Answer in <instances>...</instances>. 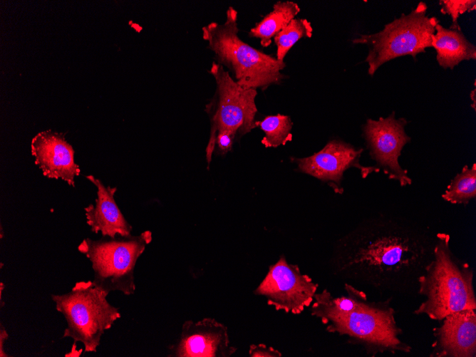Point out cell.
Instances as JSON below:
<instances>
[{
    "label": "cell",
    "instance_id": "6",
    "mask_svg": "<svg viewBox=\"0 0 476 357\" xmlns=\"http://www.w3.org/2000/svg\"><path fill=\"white\" fill-rule=\"evenodd\" d=\"M428 6L420 1L408 14L385 25L383 30L372 34H361L352 40L354 44L368 48L365 59L368 73L373 76L383 63L395 58L416 56L432 47V36L439 23L435 16L427 14Z\"/></svg>",
    "mask_w": 476,
    "mask_h": 357
},
{
    "label": "cell",
    "instance_id": "18",
    "mask_svg": "<svg viewBox=\"0 0 476 357\" xmlns=\"http://www.w3.org/2000/svg\"><path fill=\"white\" fill-rule=\"evenodd\" d=\"M452 205H467L476 197V164L465 165L450 181L441 195Z\"/></svg>",
    "mask_w": 476,
    "mask_h": 357
},
{
    "label": "cell",
    "instance_id": "24",
    "mask_svg": "<svg viewBox=\"0 0 476 357\" xmlns=\"http://www.w3.org/2000/svg\"><path fill=\"white\" fill-rule=\"evenodd\" d=\"M9 338V334L7 333L6 328L2 326L1 323L0 326V356L1 357H8L9 356L4 352V342Z\"/></svg>",
    "mask_w": 476,
    "mask_h": 357
},
{
    "label": "cell",
    "instance_id": "5",
    "mask_svg": "<svg viewBox=\"0 0 476 357\" xmlns=\"http://www.w3.org/2000/svg\"><path fill=\"white\" fill-rule=\"evenodd\" d=\"M107 296L93 281H78L68 293L51 294L56 310L67 322L62 338L73 340L71 351L81 342L84 353L96 352L105 331L120 318L119 309L108 301Z\"/></svg>",
    "mask_w": 476,
    "mask_h": 357
},
{
    "label": "cell",
    "instance_id": "17",
    "mask_svg": "<svg viewBox=\"0 0 476 357\" xmlns=\"http://www.w3.org/2000/svg\"><path fill=\"white\" fill-rule=\"evenodd\" d=\"M299 11V5L294 1H277L272 11L251 29L249 36L259 38L261 45L267 47L271 43L272 38L295 18Z\"/></svg>",
    "mask_w": 476,
    "mask_h": 357
},
{
    "label": "cell",
    "instance_id": "16",
    "mask_svg": "<svg viewBox=\"0 0 476 357\" xmlns=\"http://www.w3.org/2000/svg\"><path fill=\"white\" fill-rule=\"evenodd\" d=\"M432 47L436 51L438 64L443 68L453 69L462 61L476 59V47L462 31L446 29L439 23L432 36Z\"/></svg>",
    "mask_w": 476,
    "mask_h": 357
},
{
    "label": "cell",
    "instance_id": "12",
    "mask_svg": "<svg viewBox=\"0 0 476 357\" xmlns=\"http://www.w3.org/2000/svg\"><path fill=\"white\" fill-rule=\"evenodd\" d=\"M237 348L230 346L227 327L214 319L205 318L197 322L186 321L180 337L170 348L175 357H229Z\"/></svg>",
    "mask_w": 476,
    "mask_h": 357
},
{
    "label": "cell",
    "instance_id": "22",
    "mask_svg": "<svg viewBox=\"0 0 476 357\" xmlns=\"http://www.w3.org/2000/svg\"><path fill=\"white\" fill-rule=\"evenodd\" d=\"M249 355L251 357H281V353L264 343L252 344L249 348Z\"/></svg>",
    "mask_w": 476,
    "mask_h": 357
},
{
    "label": "cell",
    "instance_id": "2",
    "mask_svg": "<svg viewBox=\"0 0 476 357\" xmlns=\"http://www.w3.org/2000/svg\"><path fill=\"white\" fill-rule=\"evenodd\" d=\"M347 296H333L327 289L315 294L311 314L329 333L346 336L374 353H410L403 341L395 311L388 301H368L364 292L345 284Z\"/></svg>",
    "mask_w": 476,
    "mask_h": 357
},
{
    "label": "cell",
    "instance_id": "23",
    "mask_svg": "<svg viewBox=\"0 0 476 357\" xmlns=\"http://www.w3.org/2000/svg\"><path fill=\"white\" fill-rule=\"evenodd\" d=\"M234 139V138L228 133H219L216 137L215 145H217L221 153L225 154L232 150Z\"/></svg>",
    "mask_w": 476,
    "mask_h": 357
},
{
    "label": "cell",
    "instance_id": "1",
    "mask_svg": "<svg viewBox=\"0 0 476 357\" xmlns=\"http://www.w3.org/2000/svg\"><path fill=\"white\" fill-rule=\"evenodd\" d=\"M435 240L436 233L413 219L379 214L339 241L331 259L332 271L381 293H417Z\"/></svg>",
    "mask_w": 476,
    "mask_h": 357
},
{
    "label": "cell",
    "instance_id": "21",
    "mask_svg": "<svg viewBox=\"0 0 476 357\" xmlns=\"http://www.w3.org/2000/svg\"><path fill=\"white\" fill-rule=\"evenodd\" d=\"M439 4L441 13L451 16L452 25L450 29L458 31H461L457 23L459 16L476 9L475 0H441Z\"/></svg>",
    "mask_w": 476,
    "mask_h": 357
},
{
    "label": "cell",
    "instance_id": "9",
    "mask_svg": "<svg viewBox=\"0 0 476 357\" xmlns=\"http://www.w3.org/2000/svg\"><path fill=\"white\" fill-rule=\"evenodd\" d=\"M318 284L302 274L296 264H289L284 256L270 266L264 279L254 291L263 296L276 311L299 314L311 306Z\"/></svg>",
    "mask_w": 476,
    "mask_h": 357
},
{
    "label": "cell",
    "instance_id": "13",
    "mask_svg": "<svg viewBox=\"0 0 476 357\" xmlns=\"http://www.w3.org/2000/svg\"><path fill=\"white\" fill-rule=\"evenodd\" d=\"M31 148L35 164L44 176L61 179L75 186V177L80 175L81 170L75 162L73 148L64 134L51 130L40 132L32 138Z\"/></svg>",
    "mask_w": 476,
    "mask_h": 357
},
{
    "label": "cell",
    "instance_id": "7",
    "mask_svg": "<svg viewBox=\"0 0 476 357\" xmlns=\"http://www.w3.org/2000/svg\"><path fill=\"white\" fill-rule=\"evenodd\" d=\"M152 240V233L122 239L92 240L84 239L78 250L86 255L94 271L93 284L108 294L119 291L125 295L135 291L134 271L139 257Z\"/></svg>",
    "mask_w": 476,
    "mask_h": 357
},
{
    "label": "cell",
    "instance_id": "26",
    "mask_svg": "<svg viewBox=\"0 0 476 357\" xmlns=\"http://www.w3.org/2000/svg\"><path fill=\"white\" fill-rule=\"evenodd\" d=\"M2 232H3V230H2L1 225V238H2L3 236H4Z\"/></svg>",
    "mask_w": 476,
    "mask_h": 357
},
{
    "label": "cell",
    "instance_id": "3",
    "mask_svg": "<svg viewBox=\"0 0 476 357\" xmlns=\"http://www.w3.org/2000/svg\"><path fill=\"white\" fill-rule=\"evenodd\" d=\"M450 237L436 233L433 256L418 283L417 293L424 298L414 311L416 315L441 321L463 309H476L474 272L450 248Z\"/></svg>",
    "mask_w": 476,
    "mask_h": 357
},
{
    "label": "cell",
    "instance_id": "20",
    "mask_svg": "<svg viewBox=\"0 0 476 357\" xmlns=\"http://www.w3.org/2000/svg\"><path fill=\"white\" fill-rule=\"evenodd\" d=\"M313 28L306 19L294 18L274 37L276 46V59L284 62V59L292 46L303 38H311Z\"/></svg>",
    "mask_w": 476,
    "mask_h": 357
},
{
    "label": "cell",
    "instance_id": "8",
    "mask_svg": "<svg viewBox=\"0 0 476 357\" xmlns=\"http://www.w3.org/2000/svg\"><path fill=\"white\" fill-rule=\"evenodd\" d=\"M209 72L214 79L215 91L206 105L211 125L206 148L208 164L214 150L217 135L226 133L235 138L237 135L249 133L257 127L255 115L257 112V90L240 86L223 66L214 61Z\"/></svg>",
    "mask_w": 476,
    "mask_h": 357
},
{
    "label": "cell",
    "instance_id": "10",
    "mask_svg": "<svg viewBox=\"0 0 476 357\" xmlns=\"http://www.w3.org/2000/svg\"><path fill=\"white\" fill-rule=\"evenodd\" d=\"M407 123L403 118H396L393 112L386 118L368 119L363 128L370 155L377 164L376 167L401 187L412 184L408 171L399 163L403 148L410 142V137L405 132Z\"/></svg>",
    "mask_w": 476,
    "mask_h": 357
},
{
    "label": "cell",
    "instance_id": "11",
    "mask_svg": "<svg viewBox=\"0 0 476 357\" xmlns=\"http://www.w3.org/2000/svg\"><path fill=\"white\" fill-rule=\"evenodd\" d=\"M362 152V149H356L342 140H332L315 154L294 160L301 172L335 184V191L341 193L340 183L344 172L348 168H358L363 177L373 172H379L376 166L364 167L359 163Z\"/></svg>",
    "mask_w": 476,
    "mask_h": 357
},
{
    "label": "cell",
    "instance_id": "19",
    "mask_svg": "<svg viewBox=\"0 0 476 357\" xmlns=\"http://www.w3.org/2000/svg\"><path fill=\"white\" fill-rule=\"evenodd\" d=\"M256 125L264 133L262 143L266 148L284 145L292 138V122L288 115H268L261 121H256Z\"/></svg>",
    "mask_w": 476,
    "mask_h": 357
},
{
    "label": "cell",
    "instance_id": "4",
    "mask_svg": "<svg viewBox=\"0 0 476 357\" xmlns=\"http://www.w3.org/2000/svg\"><path fill=\"white\" fill-rule=\"evenodd\" d=\"M237 10L230 6L224 23L211 22L202 29V38L216 63L227 66L234 80L244 88L266 90L281 83L285 62L251 46L239 36Z\"/></svg>",
    "mask_w": 476,
    "mask_h": 357
},
{
    "label": "cell",
    "instance_id": "14",
    "mask_svg": "<svg viewBox=\"0 0 476 357\" xmlns=\"http://www.w3.org/2000/svg\"><path fill=\"white\" fill-rule=\"evenodd\" d=\"M433 331V356H476V309H463L445 316Z\"/></svg>",
    "mask_w": 476,
    "mask_h": 357
},
{
    "label": "cell",
    "instance_id": "25",
    "mask_svg": "<svg viewBox=\"0 0 476 357\" xmlns=\"http://www.w3.org/2000/svg\"><path fill=\"white\" fill-rule=\"evenodd\" d=\"M475 88L471 92L470 95H472L471 97V100L473 101V103L471 105L472 106L473 109L475 110Z\"/></svg>",
    "mask_w": 476,
    "mask_h": 357
},
{
    "label": "cell",
    "instance_id": "15",
    "mask_svg": "<svg viewBox=\"0 0 476 357\" xmlns=\"http://www.w3.org/2000/svg\"><path fill=\"white\" fill-rule=\"evenodd\" d=\"M86 177L97 187L95 205L90 204L84 208L86 222L91 232H101L103 237L115 238L116 234L121 237L131 236L132 227L117 205L114 195L116 187H105L100 180L93 175Z\"/></svg>",
    "mask_w": 476,
    "mask_h": 357
}]
</instances>
